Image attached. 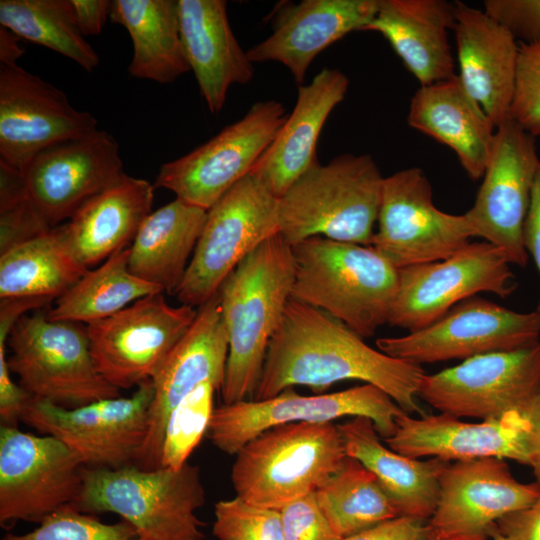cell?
Instances as JSON below:
<instances>
[{
    "label": "cell",
    "instance_id": "1",
    "mask_svg": "<svg viewBox=\"0 0 540 540\" xmlns=\"http://www.w3.org/2000/svg\"><path fill=\"white\" fill-rule=\"evenodd\" d=\"M320 309L290 299L268 347L253 399L307 386L323 394L344 380H360L387 393L406 413L426 414L418 391L421 365L389 356Z\"/></svg>",
    "mask_w": 540,
    "mask_h": 540
},
{
    "label": "cell",
    "instance_id": "2",
    "mask_svg": "<svg viewBox=\"0 0 540 540\" xmlns=\"http://www.w3.org/2000/svg\"><path fill=\"white\" fill-rule=\"evenodd\" d=\"M294 273L292 247L277 233L249 253L220 286L229 343L220 390L224 404L254 397L269 343L291 299Z\"/></svg>",
    "mask_w": 540,
    "mask_h": 540
},
{
    "label": "cell",
    "instance_id": "3",
    "mask_svg": "<svg viewBox=\"0 0 540 540\" xmlns=\"http://www.w3.org/2000/svg\"><path fill=\"white\" fill-rule=\"evenodd\" d=\"M291 247V299L325 311L362 338L388 324L398 269L372 246L314 236Z\"/></svg>",
    "mask_w": 540,
    "mask_h": 540
},
{
    "label": "cell",
    "instance_id": "4",
    "mask_svg": "<svg viewBox=\"0 0 540 540\" xmlns=\"http://www.w3.org/2000/svg\"><path fill=\"white\" fill-rule=\"evenodd\" d=\"M383 180L369 154L318 161L278 199L279 234L291 246L314 236L371 246Z\"/></svg>",
    "mask_w": 540,
    "mask_h": 540
},
{
    "label": "cell",
    "instance_id": "5",
    "mask_svg": "<svg viewBox=\"0 0 540 540\" xmlns=\"http://www.w3.org/2000/svg\"><path fill=\"white\" fill-rule=\"evenodd\" d=\"M82 489L73 506L89 513H114L129 522L139 540H203L195 514L205 504L199 468L83 467Z\"/></svg>",
    "mask_w": 540,
    "mask_h": 540
},
{
    "label": "cell",
    "instance_id": "6",
    "mask_svg": "<svg viewBox=\"0 0 540 540\" xmlns=\"http://www.w3.org/2000/svg\"><path fill=\"white\" fill-rule=\"evenodd\" d=\"M235 456L231 481L236 496L277 510L316 492L347 458L338 425L333 422L273 427Z\"/></svg>",
    "mask_w": 540,
    "mask_h": 540
},
{
    "label": "cell",
    "instance_id": "7",
    "mask_svg": "<svg viewBox=\"0 0 540 540\" xmlns=\"http://www.w3.org/2000/svg\"><path fill=\"white\" fill-rule=\"evenodd\" d=\"M7 346L9 369L32 398L74 408L120 396L98 372L83 324L26 313L11 328Z\"/></svg>",
    "mask_w": 540,
    "mask_h": 540
},
{
    "label": "cell",
    "instance_id": "8",
    "mask_svg": "<svg viewBox=\"0 0 540 540\" xmlns=\"http://www.w3.org/2000/svg\"><path fill=\"white\" fill-rule=\"evenodd\" d=\"M277 233L278 198L249 173L207 211L178 300L194 308L205 304L249 253Z\"/></svg>",
    "mask_w": 540,
    "mask_h": 540
},
{
    "label": "cell",
    "instance_id": "9",
    "mask_svg": "<svg viewBox=\"0 0 540 540\" xmlns=\"http://www.w3.org/2000/svg\"><path fill=\"white\" fill-rule=\"evenodd\" d=\"M404 412L387 393L372 384L313 396L301 395L291 387L267 399L215 407L207 436L222 452L236 455L249 441L276 426L364 416L373 421L380 437L386 439L394 434L395 419Z\"/></svg>",
    "mask_w": 540,
    "mask_h": 540
},
{
    "label": "cell",
    "instance_id": "10",
    "mask_svg": "<svg viewBox=\"0 0 540 540\" xmlns=\"http://www.w3.org/2000/svg\"><path fill=\"white\" fill-rule=\"evenodd\" d=\"M152 381L130 397H115L66 408L32 398L21 420L74 451L86 467L120 468L135 464L149 426Z\"/></svg>",
    "mask_w": 540,
    "mask_h": 540
},
{
    "label": "cell",
    "instance_id": "11",
    "mask_svg": "<svg viewBox=\"0 0 540 540\" xmlns=\"http://www.w3.org/2000/svg\"><path fill=\"white\" fill-rule=\"evenodd\" d=\"M287 114L282 103H254L238 121L188 154L164 163L155 188H164L191 205L209 210L251 173L276 138Z\"/></svg>",
    "mask_w": 540,
    "mask_h": 540
},
{
    "label": "cell",
    "instance_id": "12",
    "mask_svg": "<svg viewBox=\"0 0 540 540\" xmlns=\"http://www.w3.org/2000/svg\"><path fill=\"white\" fill-rule=\"evenodd\" d=\"M510 264L501 248L483 241L469 243L440 261L398 269V290L388 324L415 332L477 293L506 298L517 287Z\"/></svg>",
    "mask_w": 540,
    "mask_h": 540
},
{
    "label": "cell",
    "instance_id": "13",
    "mask_svg": "<svg viewBox=\"0 0 540 540\" xmlns=\"http://www.w3.org/2000/svg\"><path fill=\"white\" fill-rule=\"evenodd\" d=\"M372 247L397 269L446 259L475 237L465 214L438 209L420 168L384 177Z\"/></svg>",
    "mask_w": 540,
    "mask_h": 540
},
{
    "label": "cell",
    "instance_id": "14",
    "mask_svg": "<svg viewBox=\"0 0 540 540\" xmlns=\"http://www.w3.org/2000/svg\"><path fill=\"white\" fill-rule=\"evenodd\" d=\"M540 394V342L425 374L418 397L439 413L481 420L522 413Z\"/></svg>",
    "mask_w": 540,
    "mask_h": 540
},
{
    "label": "cell",
    "instance_id": "15",
    "mask_svg": "<svg viewBox=\"0 0 540 540\" xmlns=\"http://www.w3.org/2000/svg\"><path fill=\"white\" fill-rule=\"evenodd\" d=\"M83 463L50 435L26 433L17 426L0 428V524L40 523L74 504L82 489Z\"/></svg>",
    "mask_w": 540,
    "mask_h": 540
},
{
    "label": "cell",
    "instance_id": "16",
    "mask_svg": "<svg viewBox=\"0 0 540 540\" xmlns=\"http://www.w3.org/2000/svg\"><path fill=\"white\" fill-rule=\"evenodd\" d=\"M197 311L184 304L171 306L157 293L86 325L98 372L119 390L152 380Z\"/></svg>",
    "mask_w": 540,
    "mask_h": 540
},
{
    "label": "cell",
    "instance_id": "17",
    "mask_svg": "<svg viewBox=\"0 0 540 540\" xmlns=\"http://www.w3.org/2000/svg\"><path fill=\"white\" fill-rule=\"evenodd\" d=\"M538 342L537 311L520 313L471 297L432 325L404 336L378 338L376 346L389 356L421 365L517 350Z\"/></svg>",
    "mask_w": 540,
    "mask_h": 540
},
{
    "label": "cell",
    "instance_id": "18",
    "mask_svg": "<svg viewBox=\"0 0 540 540\" xmlns=\"http://www.w3.org/2000/svg\"><path fill=\"white\" fill-rule=\"evenodd\" d=\"M539 169L535 137L509 118L496 128L482 184L464 213L475 237L501 248L520 267L528 262L523 225Z\"/></svg>",
    "mask_w": 540,
    "mask_h": 540
},
{
    "label": "cell",
    "instance_id": "19",
    "mask_svg": "<svg viewBox=\"0 0 540 540\" xmlns=\"http://www.w3.org/2000/svg\"><path fill=\"white\" fill-rule=\"evenodd\" d=\"M21 173L33 209L50 229L125 175L116 139L98 129L47 148Z\"/></svg>",
    "mask_w": 540,
    "mask_h": 540
},
{
    "label": "cell",
    "instance_id": "20",
    "mask_svg": "<svg viewBox=\"0 0 540 540\" xmlns=\"http://www.w3.org/2000/svg\"><path fill=\"white\" fill-rule=\"evenodd\" d=\"M439 485L430 540H489L500 518L540 496L538 483L517 481L504 459L492 457L448 463Z\"/></svg>",
    "mask_w": 540,
    "mask_h": 540
},
{
    "label": "cell",
    "instance_id": "21",
    "mask_svg": "<svg viewBox=\"0 0 540 540\" xmlns=\"http://www.w3.org/2000/svg\"><path fill=\"white\" fill-rule=\"evenodd\" d=\"M96 126L53 84L17 64H0V161L23 171L42 151Z\"/></svg>",
    "mask_w": 540,
    "mask_h": 540
},
{
    "label": "cell",
    "instance_id": "22",
    "mask_svg": "<svg viewBox=\"0 0 540 540\" xmlns=\"http://www.w3.org/2000/svg\"><path fill=\"white\" fill-rule=\"evenodd\" d=\"M228 334L218 292L200 306L197 315L152 378L154 398L146 439L135 461L141 469L160 468L167 420L174 408L203 383L218 391L224 382L228 358Z\"/></svg>",
    "mask_w": 540,
    "mask_h": 540
},
{
    "label": "cell",
    "instance_id": "23",
    "mask_svg": "<svg viewBox=\"0 0 540 540\" xmlns=\"http://www.w3.org/2000/svg\"><path fill=\"white\" fill-rule=\"evenodd\" d=\"M395 422L394 434L384 442L407 457L446 462L492 457L530 464L528 423L520 413L471 423L444 413L417 418L404 412Z\"/></svg>",
    "mask_w": 540,
    "mask_h": 540
},
{
    "label": "cell",
    "instance_id": "24",
    "mask_svg": "<svg viewBox=\"0 0 540 540\" xmlns=\"http://www.w3.org/2000/svg\"><path fill=\"white\" fill-rule=\"evenodd\" d=\"M379 0H303L285 3L273 17V32L247 51L252 63L274 61L288 68L298 86L324 49L353 31H364Z\"/></svg>",
    "mask_w": 540,
    "mask_h": 540
},
{
    "label": "cell",
    "instance_id": "25",
    "mask_svg": "<svg viewBox=\"0 0 540 540\" xmlns=\"http://www.w3.org/2000/svg\"><path fill=\"white\" fill-rule=\"evenodd\" d=\"M458 77L497 128L510 118L519 43L483 10L454 2Z\"/></svg>",
    "mask_w": 540,
    "mask_h": 540
},
{
    "label": "cell",
    "instance_id": "26",
    "mask_svg": "<svg viewBox=\"0 0 540 540\" xmlns=\"http://www.w3.org/2000/svg\"><path fill=\"white\" fill-rule=\"evenodd\" d=\"M348 87L349 79L341 70L327 67L309 84L298 86L292 113L251 171L278 199L318 162L320 133Z\"/></svg>",
    "mask_w": 540,
    "mask_h": 540
},
{
    "label": "cell",
    "instance_id": "27",
    "mask_svg": "<svg viewBox=\"0 0 540 540\" xmlns=\"http://www.w3.org/2000/svg\"><path fill=\"white\" fill-rule=\"evenodd\" d=\"M186 57L211 113L222 110L229 88L247 84L253 63L238 43L224 0H178Z\"/></svg>",
    "mask_w": 540,
    "mask_h": 540
},
{
    "label": "cell",
    "instance_id": "28",
    "mask_svg": "<svg viewBox=\"0 0 540 540\" xmlns=\"http://www.w3.org/2000/svg\"><path fill=\"white\" fill-rule=\"evenodd\" d=\"M454 24V3L445 0H379L364 31L380 33L424 86L456 75L448 34Z\"/></svg>",
    "mask_w": 540,
    "mask_h": 540
},
{
    "label": "cell",
    "instance_id": "29",
    "mask_svg": "<svg viewBox=\"0 0 540 540\" xmlns=\"http://www.w3.org/2000/svg\"><path fill=\"white\" fill-rule=\"evenodd\" d=\"M407 123L453 150L469 178L483 177L496 127L458 75L420 86L410 101Z\"/></svg>",
    "mask_w": 540,
    "mask_h": 540
},
{
    "label": "cell",
    "instance_id": "30",
    "mask_svg": "<svg viewBox=\"0 0 540 540\" xmlns=\"http://www.w3.org/2000/svg\"><path fill=\"white\" fill-rule=\"evenodd\" d=\"M154 184L125 174L62 224L66 244L87 269L132 244L151 213Z\"/></svg>",
    "mask_w": 540,
    "mask_h": 540
},
{
    "label": "cell",
    "instance_id": "31",
    "mask_svg": "<svg viewBox=\"0 0 540 540\" xmlns=\"http://www.w3.org/2000/svg\"><path fill=\"white\" fill-rule=\"evenodd\" d=\"M338 428L347 456L377 477L398 515L429 520L439 498V476L450 462L434 457L422 461L395 452L381 442L368 417H353Z\"/></svg>",
    "mask_w": 540,
    "mask_h": 540
},
{
    "label": "cell",
    "instance_id": "32",
    "mask_svg": "<svg viewBox=\"0 0 540 540\" xmlns=\"http://www.w3.org/2000/svg\"><path fill=\"white\" fill-rule=\"evenodd\" d=\"M206 218L207 210L179 198L151 212L129 247L131 273L176 295Z\"/></svg>",
    "mask_w": 540,
    "mask_h": 540
},
{
    "label": "cell",
    "instance_id": "33",
    "mask_svg": "<svg viewBox=\"0 0 540 540\" xmlns=\"http://www.w3.org/2000/svg\"><path fill=\"white\" fill-rule=\"evenodd\" d=\"M110 20L128 31L131 76L170 84L190 71L182 42L178 0H115Z\"/></svg>",
    "mask_w": 540,
    "mask_h": 540
},
{
    "label": "cell",
    "instance_id": "34",
    "mask_svg": "<svg viewBox=\"0 0 540 540\" xmlns=\"http://www.w3.org/2000/svg\"><path fill=\"white\" fill-rule=\"evenodd\" d=\"M88 270L69 250L59 225L0 253V298L52 301Z\"/></svg>",
    "mask_w": 540,
    "mask_h": 540
},
{
    "label": "cell",
    "instance_id": "35",
    "mask_svg": "<svg viewBox=\"0 0 540 540\" xmlns=\"http://www.w3.org/2000/svg\"><path fill=\"white\" fill-rule=\"evenodd\" d=\"M130 247V246H129ZM117 251L88 270L47 312L49 319L89 325L123 310L136 300L163 291L129 270L130 248Z\"/></svg>",
    "mask_w": 540,
    "mask_h": 540
},
{
    "label": "cell",
    "instance_id": "36",
    "mask_svg": "<svg viewBox=\"0 0 540 540\" xmlns=\"http://www.w3.org/2000/svg\"><path fill=\"white\" fill-rule=\"evenodd\" d=\"M315 494L341 539L399 516L377 477L349 456Z\"/></svg>",
    "mask_w": 540,
    "mask_h": 540
},
{
    "label": "cell",
    "instance_id": "37",
    "mask_svg": "<svg viewBox=\"0 0 540 540\" xmlns=\"http://www.w3.org/2000/svg\"><path fill=\"white\" fill-rule=\"evenodd\" d=\"M0 24L20 38L73 60L88 72L100 62L77 25L71 0H1Z\"/></svg>",
    "mask_w": 540,
    "mask_h": 540
},
{
    "label": "cell",
    "instance_id": "38",
    "mask_svg": "<svg viewBox=\"0 0 540 540\" xmlns=\"http://www.w3.org/2000/svg\"><path fill=\"white\" fill-rule=\"evenodd\" d=\"M216 391L212 383H203L171 412L164 430L160 468L178 469L188 462L208 431Z\"/></svg>",
    "mask_w": 540,
    "mask_h": 540
},
{
    "label": "cell",
    "instance_id": "39",
    "mask_svg": "<svg viewBox=\"0 0 540 540\" xmlns=\"http://www.w3.org/2000/svg\"><path fill=\"white\" fill-rule=\"evenodd\" d=\"M34 530L7 533L1 540H139L137 531L127 521L108 524L93 514L84 513L72 504L45 517Z\"/></svg>",
    "mask_w": 540,
    "mask_h": 540
},
{
    "label": "cell",
    "instance_id": "40",
    "mask_svg": "<svg viewBox=\"0 0 540 540\" xmlns=\"http://www.w3.org/2000/svg\"><path fill=\"white\" fill-rule=\"evenodd\" d=\"M49 230L28 199L21 171L0 161V253Z\"/></svg>",
    "mask_w": 540,
    "mask_h": 540
},
{
    "label": "cell",
    "instance_id": "41",
    "mask_svg": "<svg viewBox=\"0 0 540 540\" xmlns=\"http://www.w3.org/2000/svg\"><path fill=\"white\" fill-rule=\"evenodd\" d=\"M212 533L218 540H285L280 511L238 496L214 506Z\"/></svg>",
    "mask_w": 540,
    "mask_h": 540
},
{
    "label": "cell",
    "instance_id": "42",
    "mask_svg": "<svg viewBox=\"0 0 540 540\" xmlns=\"http://www.w3.org/2000/svg\"><path fill=\"white\" fill-rule=\"evenodd\" d=\"M510 118L531 135H540V43H519Z\"/></svg>",
    "mask_w": 540,
    "mask_h": 540
},
{
    "label": "cell",
    "instance_id": "43",
    "mask_svg": "<svg viewBox=\"0 0 540 540\" xmlns=\"http://www.w3.org/2000/svg\"><path fill=\"white\" fill-rule=\"evenodd\" d=\"M25 313V307L18 301L0 302V417L2 425L16 426L32 399L18 383L12 379L7 362V338L14 323Z\"/></svg>",
    "mask_w": 540,
    "mask_h": 540
},
{
    "label": "cell",
    "instance_id": "44",
    "mask_svg": "<svg viewBox=\"0 0 540 540\" xmlns=\"http://www.w3.org/2000/svg\"><path fill=\"white\" fill-rule=\"evenodd\" d=\"M285 540H341L311 493L279 509Z\"/></svg>",
    "mask_w": 540,
    "mask_h": 540
},
{
    "label": "cell",
    "instance_id": "45",
    "mask_svg": "<svg viewBox=\"0 0 540 540\" xmlns=\"http://www.w3.org/2000/svg\"><path fill=\"white\" fill-rule=\"evenodd\" d=\"M483 11L519 43H540V0H486Z\"/></svg>",
    "mask_w": 540,
    "mask_h": 540
},
{
    "label": "cell",
    "instance_id": "46",
    "mask_svg": "<svg viewBox=\"0 0 540 540\" xmlns=\"http://www.w3.org/2000/svg\"><path fill=\"white\" fill-rule=\"evenodd\" d=\"M341 540H430L428 520L398 516Z\"/></svg>",
    "mask_w": 540,
    "mask_h": 540
},
{
    "label": "cell",
    "instance_id": "47",
    "mask_svg": "<svg viewBox=\"0 0 540 540\" xmlns=\"http://www.w3.org/2000/svg\"><path fill=\"white\" fill-rule=\"evenodd\" d=\"M496 528L508 540H540V496L531 505L500 518Z\"/></svg>",
    "mask_w": 540,
    "mask_h": 540
},
{
    "label": "cell",
    "instance_id": "48",
    "mask_svg": "<svg viewBox=\"0 0 540 540\" xmlns=\"http://www.w3.org/2000/svg\"><path fill=\"white\" fill-rule=\"evenodd\" d=\"M77 25L84 36L99 35L110 19L112 1L71 0Z\"/></svg>",
    "mask_w": 540,
    "mask_h": 540
},
{
    "label": "cell",
    "instance_id": "49",
    "mask_svg": "<svg viewBox=\"0 0 540 540\" xmlns=\"http://www.w3.org/2000/svg\"><path fill=\"white\" fill-rule=\"evenodd\" d=\"M523 244L540 273V169L534 180L530 206L523 225ZM535 311L540 314V298Z\"/></svg>",
    "mask_w": 540,
    "mask_h": 540
},
{
    "label": "cell",
    "instance_id": "50",
    "mask_svg": "<svg viewBox=\"0 0 540 540\" xmlns=\"http://www.w3.org/2000/svg\"><path fill=\"white\" fill-rule=\"evenodd\" d=\"M521 415L528 423L530 464L536 483L540 485V394L524 409Z\"/></svg>",
    "mask_w": 540,
    "mask_h": 540
},
{
    "label": "cell",
    "instance_id": "51",
    "mask_svg": "<svg viewBox=\"0 0 540 540\" xmlns=\"http://www.w3.org/2000/svg\"><path fill=\"white\" fill-rule=\"evenodd\" d=\"M24 54L20 37L5 27H0V64H17Z\"/></svg>",
    "mask_w": 540,
    "mask_h": 540
}]
</instances>
